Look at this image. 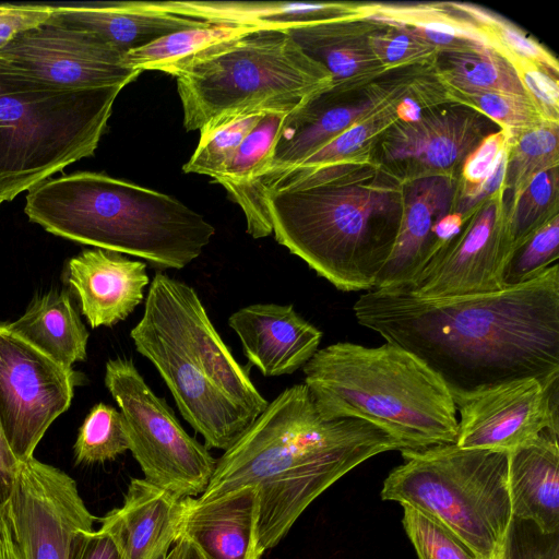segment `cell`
I'll return each mask as SVG.
<instances>
[{
    "mask_svg": "<svg viewBox=\"0 0 559 559\" xmlns=\"http://www.w3.org/2000/svg\"><path fill=\"white\" fill-rule=\"evenodd\" d=\"M20 464L21 462L9 447L0 424V508L10 497Z\"/></svg>",
    "mask_w": 559,
    "mask_h": 559,
    "instance_id": "bcb514c9",
    "label": "cell"
},
{
    "mask_svg": "<svg viewBox=\"0 0 559 559\" xmlns=\"http://www.w3.org/2000/svg\"><path fill=\"white\" fill-rule=\"evenodd\" d=\"M129 450L120 412L98 403L86 415L74 443L76 463L94 464L115 460Z\"/></svg>",
    "mask_w": 559,
    "mask_h": 559,
    "instance_id": "d6a6232c",
    "label": "cell"
},
{
    "mask_svg": "<svg viewBox=\"0 0 559 559\" xmlns=\"http://www.w3.org/2000/svg\"><path fill=\"white\" fill-rule=\"evenodd\" d=\"M105 385L119 406L129 451L144 478L179 498L199 497L216 465L209 449L183 429L131 358L106 362Z\"/></svg>",
    "mask_w": 559,
    "mask_h": 559,
    "instance_id": "30bf717a",
    "label": "cell"
},
{
    "mask_svg": "<svg viewBox=\"0 0 559 559\" xmlns=\"http://www.w3.org/2000/svg\"><path fill=\"white\" fill-rule=\"evenodd\" d=\"M558 122L544 120L509 143L504 185L515 200L537 174L558 167Z\"/></svg>",
    "mask_w": 559,
    "mask_h": 559,
    "instance_id": "1f68e13d",
    "label": "cell"
},
{
    "mask_svg": "<svg viewBox=\"0 0 559 559\" xmlns=\"http://www.w3.org/2000/svg\"><path fill=\"white\" fill-rule=\"evenodd\" d=\"M381 499L429 515L481 559H498L512 519L509 452L455 443L401 450Z\"/></svg>",
    "mask_w": 559,
    "mask_h": 559,
    "instance_id": "9c48e42d",
    "label": "cell"
},
{
    "mask_svg": "<svg viewBox=\"0 0 559 559\" xmlns=\"http://www.w3.org/2000/svg\"><path fill=\"white\" fill-rule=\"evenodd\" d=\"M302 371L324 419L366 420L405 449L456 442L459 420L451 392L404 348L386 342L377 347L338 342L318 349Z\"/></svg>",
    "mask_w": 559,
    "mask_h": 559,
    "instance_id": "5b68a950",
    "label": "cell"
},
{
    "mask_svg": "<svg viewBox=\"0 0 559 559\" xmlns=\"http://www.w3.org/2000/svg\"><path fill=\"white\" fill-rule=\"evenodd\" d=\"M508 146L509 136L502 130L483 138L464 159L463 177L466 182L477 183L485 179Z\"/></svg>",
    "mask_w": 559,
    "mask_h": 559,
    "instance_id": "7bdbcfd3",
    "label": "cell"
},
{
    "mask_svg": "<svg viewBox=\"0 0 559 559\" xmlns=\"http://www.w3.org/2000/svg\"><path fill=\"white\" fill-rule=\"evenodd\" d=\"M67 280L93 329L110 328L127 319L143 301L150 283L144 262L100 248L71 258Z\"/></svg>",
    "mask_w": 559,
    "mask_h": 559,
    "instance_id": "ac0fdd59",
    "label": "cell"
},
{
    "mask_svg": "<svg viewBox=\"0 0 559 559\" xmlns=\"http://www.w3.org/2000/svg\"><path fill=\"white\" fill-rule=\"evenodd\" d=\"M528 96L542 117L558 122L559 86L557 75L531 64L515 66Z\"/></svg>",
    "mask_w": 559,
    "mask_h": 559,
    "instance_id": "60d3db41",
    "label": "cell"
},
{
    "mask_svg": "<svg viewBox=\"0 0 559 559\" xmlns=\"http://www.w3.org/2000/svg\"><path fill=\"white\" fill-rule=\"evenodd\" d=\"M76 559H123L112 538L100 528L87 534Z\"/></svg>",
    "mask_w": 559,
    "mask_h": 559,
    "instance_id": "f6af8a7d",
    "label": "cell"
},
{
    "mask_svg": "<svg viewBox=\"0 0 559 559\" xmlns=\"http://www.w3.org/2000/svg\"><path fill=\"white\" fill-rule=\"evenodd\" d=\"M253 27L210 24L163 36L124 55V63L136 71H162L188 60L201 50Z\"/></svg>",
    "mask_w": 559,
    "mask_h": 559,
    "instance_id": "f1b7e54d",
    "label": "cell"
},
{
    "mask_svg": "<svg viewBox=\"0 0 559 559\" xmlns=\"http://www.w3.org/2000/svg\"><path fill=\"white\" fill-rule=\"evenodd\" d=\"M403 507L402 524L418 559H481L424 512Z\"/></svg>",
    "mask_w": 559,
    "mask_h": 559,
    "instance_id": "d590c367",
    "label": "cell"
},
{
    "mask_svg": "<svg viewBox=\"0 0 559 559\" xmlns=\"http://www.w3.org/2000/svg\"><path fill=\"white\" fill-rule=\"evenodd\" d=\"M385 31L369 35L368 41L378 60L385 67L425 59L436 48L406 25H390Z\"/></svg>",
    "mask_w": 559,
    "mask_h": 559,
    "instance_id": "ab89813d",
    "label": "cell"
},
{
    "mask_svg": "<svg viewBox=\"0 0 559 559\" xmlns=\"http://www.w3.org/2000/svg\"><path fill=\"white\" fill-rule=\"evenodd\" d=\"M84 374L67 368L0 323V424L16 459L34 452L71 405Z\"/></svg>",
    "mask_w": 559,
    "mask_h": 559,
    "instance_id": "8fae6325",
    "label": "cell"
},
{
    "mask_svg": "<svg viewBox=\"0 0 559 559\" xmlns=\"http://www.w3.org/2000/svg\"><path fill=\"white\" fill-rule=\"evenodd\" d=\"M228 324L250 365L264 377L290 374L302 368L322 340V332L293 305H249L234 312Z\"/></svg>",
    "mask_w": 559,
    "mask_h": 559,
    "instance_id": "e0dca14e",
    "label": "cell"
},
{
    "mask_svg": "<svg viewBox=\"0 0 559 559\" xmlns=\"http://www.w3.org/2000/svg\"><path fill=\"white\" fill-rule=\"evenodd\" d=\"M396 111L403 122H413L423 116L419 105L411 99L402 102Z\"/></svg>",
    "mask_w": 559,
    "mask_h": 559,
    "instance_id": "681fc988",
    "label": "cell"
},
{
    "mask_svg": "<svg viewBox=\"0 0 559 559\" xmlns=\"http://www.w3.org/2000/svg\"><path fill=\"white\" fill-rule=\"evenodd\" d=\"M465 449L511 451L545 430H559V378H527L455 399Z\"/></svg>",
    "mask_w": 559,
    "mask_h": 559,
    "instance_id": "5bb4252c",
    "label": "cell"
},
{
    "mask_svg": "<svg viewBox=\"0 0 559 559\" xmlns=\"http://www.w3.org/2000/svg\"><path fill=\"white\" fill-rule=\"evenodd\" d=\"M165 559H203V557L187 538L179 536Z\"/></svg>",
    "mask_w": 559,
    "mask_h": 559,
    "instance_id": "c3c4849f",
    "label": "cell"
},
{
    "mask_svg": "<svg viewBox=\"0 0 559 559\" xmlns=\"http://www.w3.org/2000/svg\"><path fill=\"white\" fill-rule=\"evenodd\" d=\"M451 180L441 175L412 182L404 198L392 251L374 288L411 286L435 258L432 227L448 214L453 195Z\"/></svg>",
    "mask_w": 559,
    "mask_h": 559,
    "instance_id": "ffe728a7",
    "label": "cell"
},
{
    "mask_svg": "<svg viewBox=\"0 0 559 559\" xmlns=\"http://www.w3.org/2000/svg\"><path fill=\"white\" fill-rule=\"evenodd\" d=\"M187 131L245 111L290 112L331 86L286 28H250L174 67Z\"/></svg>",
    "mask_w": 559,
    "mask_h": 559,
    "instance_id": "52a82bcc",
    "label": "cell"
},
{
    "mask_svg": "<svg viewBox=\"0 0 559 559\" xmlns=\"http://www.w3.org/2000/svg\"><path fill=\"white\" fill-rule=\"evenodd\" d=\"M358 181L270 192L264 198L276 241L342 292L376 287L401 216L392 189Z\"/></svg>",
    "mask_w": 559,
    "mask_h": 559,
    "instance_id": "8992f818",
    "label": "cell"
},
{
    "mask_svg": "<svg viewBox=\"0 0 559 559\" xmlns=\"http://www.w3.org/2000/svg\"><path fill=\"white\" fill-rule=\"evenodd\" d=\"M559 430L509 451L508 484L512 516L559 532Z\"/></svg>",
    "mask_w": 559,
    "mask_h": 559,
    "instance_id": "cb8c5ba5",
    "label": "cell"
},
{
    "mask_svg": "<svg viewBox=\"0 0 559 559\" xmlns=\"http://www.w3.org/2000/svg\"><path fill=\"white\" fill-rule=\"evenodd\" d=\"M479 120L471 114L449 111L421 116L396 124L382 143L385 162L411 160L428 170H447L480 142Z\"/></svg>",
    "mask_w": 559,
    "mask_h": 559,
    "instance_id": "603a6c76",
    "label": "cell"
},
{
    "mask_svg": "<svg viewBox=\"0 0 559 559\" xmlns=\"http://www.w3.org/2000/svg\"><path fill=\"white\" fill-rule=\"evenodd\" d=\"M260 500L255 486L229 491L210 501L181 499L179 536L203 559H261Z\"/></svg>",
    "mask_w": 559,
    "mask_h": 559,
    "instance_id": "2e32d148",
    "label": "cell"
},
{
    "mask_svg": "<svg viewBox=\"0 0 559 559\" xmlns=\"http://www.w3.org/2000/svg\"><path fill=\"white\" fill-rule=\"evenodd\" d=\"M465 96L477 109L501 126L509 136V143L525 130L546 120L527 95L485 92Z\"/></svg>",
    "mask_w": 559,
    "mask_h": 559,
    "instance_id": "74e56055",
    "label": "cell"
},
{
    "mask_svg": "<svg viewBox=\"0 0 559 559\" xmlns=\"http://www.w3.org/2000/svg\"><path fill=\"white\" fill-rule=\"evenodd\" d=\"M207 449L227 450L267 401L214 328L195 289L156 272L130 332Z\"/></svg>",
    "mask_w": 559,
    "mask_h": 559,
    "instance_id": "3957f363",
    "label": "cell"
},
{
    "mask_svg": "<svg viewBox=\"0 0 559 559\" xmlns=\"http://www.w3.org/2000/svg\"><path fill=\"white\" fill-rule=\"evenodd\" d=\"M47 22L94 34L123 53L175 32L210 25L148 8L142 1L52 7Z\"/></svg>",
    "mask_w": 559,
    "mask_h": 559,
    "instance_id": "7402d4cb",
    "label": "cell"
},
{
    "mask_svg": "<svg viewBox=\"0 0 559 559\" xmlns=\"http://www.w3.org/2000/svg\"><path fill=\"white\" fill-rule=\"evenodd\" d=\"M341 94L343 93L330 86L312 95L285 116L269 163L251 185L298 165L381 107L380 100L372 99L361 100L355 105L345 104L340 100Z\"/></svg>",
    "mask_w": 559,
    "mask_h": 559,
    "instance_id": "44dd1931",
    "label": "cell"
},
{
    "mask_svg": "<svg viewBox=\"0 0 559 559\" xmlns=\"http://www.w3.org/2000/svg\"><path fill=\"white\" fill-rule=\"evenodd\" d=\"M509 146L501 154L498 163L491 173L481 181L477 183H467L464 192L461 195L457 211L455 213L464 216L471 209H473L484 198L498 191L503 182L508 163Z\"/></svg>",
    "mask_w": 559,
    "mask_h": 559,
    "instance_id": "ee69618b",
    "label": "cell"
},
{
    "mask_svg": "<svg viewBox=\"0 0 559 559\" xmlns=\"http://www.w3.org/2000/svg\"><path fill=\"white\" fill-rule=\"evenodd\" d=\"M0 559H23L3 508H0Z\"/></svg>",
    "mask_w": 559,
    "mask_h": 559,
    "instance_id": "7dc6e473",
    "label": "cell"
},
{
    "mask_svg": "<svg viewBox=\"0 0 559 559\" xmlns=\"http://www.w3.org/2000/svg\"><path fill=\"white\" fill-rule=\"evenodd\" d=\"M167 13L215 25L253 28H289L297 25L348 17L350 9L341 3L239 2V1H142Z\"/></svg>",
    "mask_w": 559,
    "mask_h": 559,
    "instance_id": "484cf974",
    "label": "cell"
},
{
    "mask_svg": "<svg viewBox=\"0 0 559 559\" xmlns=\"http://www.w3.org/2000/svg\"><path fill=\"white\" fill-rule=\"evenodd\" d=\"M557 168L533 177L515 199L508 216L513 250L549 217L550 202L557 192Z\"/></svg>",
    "mask_w": 559,
    "mask_h": 559,
    "instance_id": "8d00e7d4",
    "label": "cell"
},
{
    "mask_svg": "<svg viewBox=\"0 0 559 559\" xmlns=\"http://www.w3.org/2000/svg\"><path fill=\"white\" fill-rule=\"evenodd\" d=\"M357 322L419 358L453 400L507 382L559 378V265L501 290L423 298L373 288L353 307Z\"/></svg>",
    "mask_w": 559,
    "mask_h": 559,
    "instance_id": "6da1fadb",
    "label": "cell"
},
{
    "mask_svg": "<svg viewBox=\"0 0 559 559\" xmlns=\"http://www.w3.org/2000/svg\"><path fill=\"white\" fill-rule=\"evenodd\" d=\"M498 559H559V532L512 516Z\"/></svg>",
    "mask_w": 559,
    "mask_h": 559,
    "instance_id": "f35d334b",
    "label": "cell"
},
{
    "mask_svg": "<svg viewBox=\"0 0 559 559\" xmlns=\"http://www.w3.org/2000/svg\"><path fill=\"white\" fill-rule=\"evenodd\" d=\"M52 15V5L0 4V48L17 35L45 24Z\"/></svg>",
    "mask_w": 559,
    "mask_h": 559,
    "instance_id": "b9f144b4",
    "label": "cell"
},
{
    "mask_svg": "<svg viewBox=\"0 0 559 559\" xmlns=\"http://www.w3.org/2000/svg\"><path fill=\"white\" fill-rule=\"evenodd\" d=\"M181 499L145 478H132L122 506L100 519V530L123 559H165L179 537Z\"/></svg>",
    "mask_w": 559,
    "mask_h": 559,
    "instance_id": "d6986e66",
    "label": "cell"
},
{
    "mask_svg": "<svg viewBox=\"0 0 559 559\" xmlns=\"http://www.w3.org/2000/svg\"><path fill=\"white\" fill-rule=\"evenodd\" d=\"M103 38L46 22L0 48V71L57 90L124 87L140 71Z\"/></svg>",
    "mask_w": 559,
    "mask_h": 559,
    "instance_id": "4fadbf2b",
    "label": "cell"
},
{
    "mask_svg": "<svg viewBox=\"0 0 559 559\" xmlns=\"http://www.w3.org/2000/svg\"><path fill=\"white\" fill-rule=\"evenodd\" d=\"M25 214L47 231L95 248L182 269L215 228L177 199L100 173L81 171L28 190Z\"/></svg>",
    "mask_w": 559,
    "mask_h": 559,
    "instance_id": "277c9868",
    "label": "cell"
},
{
    "mask_svg": "<svg viewBox=\"0 0 559 559\" xmlns=\"http://www.w3.org/2000/svg\"><path fill=\"white\" fill-rule=\"evenodd\" d=\"M7 326L67 368L86 359L88 332L64 290L36 297L24 314Z\"/></svg>",
    "mask_w": 559,
    "mask_h": 559,
    "instance_id": "4316f807",
    "label": "cell"
},
{
    "mask_svg": "<svg viewBox=\"0 0 559 559\" xmlns=\"http://www.w3.org/2000/svg\"><path fill=\"white\" fill-rule=\"evenodd\" d=\"M289 114V112H288ZM287 112H266L242 141L235 155L214 179L237 202L264 171Z\"/></svg>",
    "mask_w": 559,
    "mask_h": 559,
    "instance_id": "4dcf8cb0",
    "label": "cell"
},
{
    "mask_svg": "<svg viewBox=\"0 0 559 559\" xmlns=\"http://www.w3.org/2000/svg\"><path fill=\"white\" fill-rule=\"evenodd\" d=\"M299 48L330 74L338 93L377 76L386 68L370 48L368 37L346 17L287 28Z\"/></svg>",
    "mask_w": 559,
    "mask_h": 559,
    "instance_id": "d4e9b609",
    "label": "cell"
},
{
    "mask_svg": "<svg viewBox=\"0 0 559 559\" xmlns=\"http://www.w3.org/2000/svg\"><path fill=\"white\" fill-rule=\"evenodd\" d=\"M1 508L23 559H76L95 520L74 479L35 456L21 462Z\"/></svg>",
    "mask_w": 559,
    "mask_h": 559,
    "instance_id": "7c38bea8",
    "label": "cell"
},
{
    "mask_svg": "<svg viewBox=\"0 0 559 559\" xmlns=\"http://www.w3.org/2000/svg\"><path fill=\"white\" fill-rule=\"evenodd\" d=\"M512 252L508 217H501L497 205L488 203L464 234L433 258L406 288L430 299L501 290Z\"/></svg>",
    "mask_w": 559,
    "mask_h": 559,
    "instance_id": "9a60e30c",
    "label": "cell"
},
{
    "mask_svg": "<svg viewBox=\"0 0 559 559\" xmlns=\"http://www.w3.org/2000/svg\"><path fill=\"white\" fill-rule=\"evenodd\" d=\"M490 38L492 45L514 66L531 64L558 74V64L552 56L535 40L527 37L515 25L490 12L471 5H461Z\"/></svg>",
    "mask_w": 559,
    "mask_h": 559,
    "instance_id": "836d02e7",
    "label": "cell"
},
{
    "mask_svg": "<svg viewBox=\"0 0 559 559\" xmlns=\"http://www.w3.org/2000/svg\"><path fill=\"white\" fill-rule=\"evenodd\" d=\"M122 88L57 90L0 71V205L92 156Z\"/></svg>",
    "mask_w": 559,
    "mask_h": 559,
    "instance_id": "ba28073f",
    "label": "cell"
},
{
    "mask_svg": "<svg viewBox=\"0 0 559 559\" xmlns=\"http://www.w3.org/2000/svg\"><path fill=\"white\" fill-rule=\"evenodd\" d=\"M270 111H245L221 117L200 130V141L185 173H195L215 179L227 166L236 151Z\"/></svg>",
    "mask_w": 559,
    "mask_h": 559,
    "instance_id": "f546056e",
    "label": "cell"
},
{
    "mask_svg": "<svg viewBox=\"0 0 559 559\" xmlns=\"http://www.w3.org/2000/svg\"><path fill=\"white\" fill-rule=\"evenodd\" d=\"M405 447L381 428L357 418L324 419L307 386L282 391L216 460L198 497L216 499L255 486L263 551L276 546L306 508L346 473L380 453Z\"/></svg>",
    "mask_w": 559,
    "mask_h": 559,
    "instance_id": "7a4b0ae2",
    "label": "cell"
},
{
    "mask_svg": "<svg viewBox=\"0 0 559 559\" xmlns=\"http://www.w3.org/2000/svg\"><path fill=\"white\" fill-rule=\"evenodd\" d=\"M443 74L464 95L497 92L528 96L515 66L493 45L445 53Z\"/></svg>",
    "mask_w": 559,
    "mask_h": 559,
    "instance_id": "83f0119b",
    "label": "cell"
},
{
    "mask_svg": "<svg viewBox=\"0 0 559 559\" xmlns=\"http://www.w3.org/2000/svg\"><path fill=\"white\" fill-rule=\"evenodd\" d=\"M558 258L559 216L556 213L513 250L503 274L504 287L538 276Z\"/></svg>",
    "mask_w": 559,
    "mask_h": 559,
    "instance_id": "e575fe53",
    "label": "cell"
}]
</instances>
